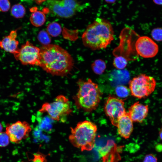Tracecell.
<instances>
[{"label":"cell","instance_id":"cell-1","mask_svg":"<svg viewBox=\"0 0 162 162\" xmlns=\"http://www.w3.org/2000/svg\"><path fill=\"white\" fill-rule=\"evenodd\" d=\"M74 64L70 55L58 45L49 44L40 48L38 66L52 75L66 76L72 70Z\"/></svg>","mask_w":162,"mask_h":162},{"label":"cell","instance_id":"cell-2","mask_svg":"<svg viewBox=\"0 0 162 162\" xmlns=\"http://www.w3.org/2000/svg\"><path fill=\"white\" fill-rule=\"evenodd\" d=\"M112 27L108 20L97 18L88 25L82 36L84 45L93 50L106 48L114 39Z\"/></svg>","mask_w":162,"mask_h":162},{"label":"cell","instance_id":"cell-3","mask_svg":"<svg viewBox=\"0 0 162 162\" xmlns=\"http://www.w3.org/2000/svg\"><path fill=\"white\" fill-rule=\"evenodd\" d=\"M97 130L96 125L90 121L79 122L74 128H70V142L82 151H90L94 148Z\"/></svg>","mask_w":162,"mask_h":162},{"label":"cell","instance_id":"cell-4","mask_svg":"<svg viewBox=\"0 0 162 162\" xmlns=\"http://www.w3.org/2000/svg\"><path fill=\"white\" fill-rule=\"evenodd\" d=\"M77 92L75 100L77 106L86 111L96 109L101 98V93L98 85L88 79L79 80L77 82Z\"/></svg>","mask_w":162,"mask_h":162},{"label":"cell","instance_id":"cell-5","mask_svg":"<svg viewBox=\"0 0 162 162\" xmlns=\"http://www.w3.org/2000/svg\"><path fill=\"white\" fill-rule=\"evenodd\" d=\"M39 111L41 113H46L53 120L63 122L72 110L68 99L61 94L57 96L53 102L43 104Z\"/></svg>","mask_w":162,"mask_h":162},{"label":"cell","instance_id":"cell-6","mask_svg":"<svg viewBox=\"0 0 162 162\" xmlns=\"http://www.w3.org/2000/svg\"><path fill=\"white\" fill-rule=\"evenodd\" d=\"M156 86L155 79L145 74H141L134 77L129 83L131 94L139 99L149 96L154 92Z\"/></svg>","mask_w":162,"mask_h":162},{"label":"cell","instance_id":"cell-7","mask_svg":"<svg viewBox=\"0 0 162 162\" xmlns=\"http://www.w3.org/2000/svg\"><path fill=\"white\" fill-rule=\"evenodd\" d=\"M46 6L50 12L60 17H72L81 9V6L76 0H48Z\"/></svg>","mask_w":162,"mask_h":162},{"label":"cell","instance_id":"cell-8","mask_svg":"<svg viewBox=\"0 0 162 162\" xmlns=\"http://www.w3.org/2000/svg\"><path fill=\"white\" fill-rule=\"evenodd\" d=\"M40 48L27 41L13 55L15 58L23 65L38 66Z\"/></svg>","mask_w":162,"mask_h":162},{"label":"cell","instance_id":"cell-9","mask_svg":"<svg viewBox=\"0 0 162 162\" xmlns=\"http://www.w3.org/2000/svg\"><path fill=\"white\" fill-rule=\"evenodd\" d=\"M104 110L112 124L116 127L119 119L126 113L124 102L114 96H109L106 100Z\"/></svg>","mask_w":162,"mask_h":162},{"label":"cell","instance_id":"cell-10","mask_svg":"<svg viewBox=\"0 0 162 162\" xmlns=\"http://www.w3.org/2000/svg\"><path fill=\"white\" fill-rule=\"evenodd\" d=\"M31 130V126L27 122L19 121L8 124L5 132L11 142L17 144L28 137Z\"/></svg>","mask_w":162,"mask_h":162},{"label":"cell","instance_id":"cell-11","mask_svg":"<svg viewBox=\"0 0 162 162\" xmlns=\"http://www.w3.org/2000/svg\"><path fill=\"white\" fill-rule=\"evenodd\" d=\"M135 46L137 53L144 58L154 57L159 50L158 44L147 36H142L138 38L135 43Z\"/></svg>","mask_w":162,"mask_h":162},{"label":"cell","instance_id":"cell-12","mask_svg":"<svg viewBox=\"0 0 162 162\" xmlns=\"http://www.w3.org/2000/svg\"><path fill=\"white\" fill-rule=\"evenodd\" d=\"M149 108L148 105L136 102L129 109L128 113L133 122H142L148 116Z\"/></svg>","mask_w":162,"mask_h":162},{"label":"cell","instance_id":"cell-13","mask_svg":"<svg viewBox=\"0 0 162 162\" xmlns=\"http://www.w3.org/2000/svg\"><path fill=\"white\" fill-rule=\"evenodd\" d=\"M18 29L11 30L8 35L0 41V48L13 54L19 49V41L17 40Z\"/></svg>","mask_w":162,"mask_h":162},{"label":"cell","instance_id":"cell-14","mask_svg":"<svg viewBox=\"0 0 162 162\" xmlns=\"http://www.w3.org/2000/svg\"><path fill=\"white\" fill-rule=\"evenodd\" d=\"M133 122L128 112H126L119 119L116 127L121 137L126 139L129 138L133 129Z\"/></svg>","mask_w":162,"mask_h":162},{"label":"cell","instance_id":"cell-15","mask_svg":"<svg viewBox=\"0 0 162 162\" xmlns=\"http://www.w3.org/2000/svg\"><path fill=\"white\" fill-rule=\"evenodd\" d=\"M30 20L34 26L38 27L42 26L46 21V16L44 13L40 11L36 10L31 14Z\"/></svg>","mask_w":162,"mask_h":162},{"label":"cell","instance_id":"cell-16","mask_svg":"<svg viewBox=\"0 0 162 162\" xmlns=\"http://www.w3.org/2000/svg\"><path fill=\"white\" fill-rule=\"evenodd\" d=\"M91 68L94 73L98 75L102 74L106 68L105 62L101 59H97L91 65Z\"/></svg>","mask_w":162,"mask_h":162},{"label":"cell","instance_id":"cell-17","mask_svg":"<svg viewBox=\"0 0 162 162\" xmlns=\"http://www.w3.org/2000/svg\"><path fill=\"white\" fill-rule=\"evenodd\" d=\"M11 13L12 16L16 18H21L23 17L26 13L25 8L19 4L14 5L11 8Z\"/></svg>","mask_w":162,"mask_h":162},{"label":"cell","instance_id":"cell-18","mask_svg":"<svg viewBox=\"0 0 162 162\" xmlns=\"http://www.w3.org/2000/svg\"><path fill=\"white\" fill-rule=\"evenodd\" d=\"M61 31L60 25L56 22H51L47 27V32L52 37L58 36L61 33Z\"/></svg>","mask_w":162,"mask_h":162},{"label":"cell","instance_id":"cell-19","mask_svg":"<svg viewBox=\"0 0 162 162\" xmlns=\"http://www.w3.org/2000/svg\"><path fill=\"white\" fill-rule=\"evenodd\" d=\"M128 61L123 56H119L115 57L113 59V64L116 68L122 70L126 66Z\"/></svg>","mask_w":162,"mask_h":162},{"label":"cell","instance_id":"cell-20","mask_svg":"<svg viewBox=\"0 0 162 162\" xmlns=\"http://www.w3.org/2000/svg\"><path fill=\"white\" fill-rule=\"evenodd\" d=\"M115 92L117 95L121 98L127 97L129 94V91L128 88L122 85L117 86L116 88Z\"/></svg>","mask_w":162,"mask_h":162},{"label":"cell","instance_id":"cell-21","mask_svg":"<svg viewBox=\"0 0 162 162\" xmlns=\"http://www.w3.org/2000/svg\"><path fill=\"white\" fill-rule=\"evenodd\" d=\"M48 33L44 30L40 31L38 33V39L41 44L44 45L50 44L51 38Z\"/></svg>","mask_w":162,"mask_h":162},{"label":"cell","instance_id":"cell-22","mask_svg":"<svg viewBox=\"0 0 162 162\" xmlns=\"http://www.w3.org/2000/svg\"><path fill=\"white\" fill-rule=\"evenodd\" d=\"M151 36L157 41H162V28H157L153 29L151 32Z\"/></svg>","mask_w":162,"mask_h":162},{"label":"cell","instance_id":"cell-23","mask_svg":"<svg viewBox=\"0 0 162 162\" xmlns=\"http://www.w3.org/2000/svg\"><path fill=\"white\" fill-rule=\"evenodd\" d=\"M9 136L6 132L0 133V147H5L8 145L10 141Z\"/></svg>","mask_w":162,"mask_h":162},{"label":"cell","instance_id":"cell-24","mask_svg":"<svg viewBox=\"0 0 162 162\" xmlns=\"http://www.w3.org/2000/svg\"><path fill=\"white\" fill-rule=\"evenodd\" d=\"M10 6L9 0H0V11L7 12L9 10Z\"/></svg>","mask_w":162,"mask_h":162},{"label":"cell","instance_id":"cell-25","mask_svg":"<svg viewBox=\"0 0 162 162\" xmlns=\"http://www.w3.org/2000/svg\"><path fill=\"white\" fill-rule=\"evenodd\" d=\"M142 162H158V159L154 154H149L145 156Z\"/></svg>","mask_w":162,"mask_h":162},{"label":"cell","instance_id":"cell-26","mask_svg":"<svg viewBox=\"0 0 162 162\" xmlns=\"http://www.w3.org/2000/svg\"><path fill=\"white\" fill-rule=\"evenodd\" d=\"M154 2L158 5L162 4V0H153Z\"/></svg>","mask_w":162,"mask_h":162},{"label":"cell","instance_id":"cell-27","mask_svg":"<svg viewBox=\"0 0 162 162\" xmlns=\"http://www.w3.org/2000/svg\"><path fill=\"white\" fill-rule=\"evenodd\" d=\"M159 134L160 139L162 140V127L160 128L159 130Z\"/></svg>","mask_w":162,"mask_h":162},{"label":"cell","instance_id":"cell-28","mask_svg":"<svg viewBox=\"0 0 162 162\" xmlns=\"http://www.w3.org/2000/svg\"><path fill=\"white\" fill-rule=\"evenodd\" d=\"M34 0L38 4H40L42 3V2H45L46 1L48 0Z\"/></svg>","mask_w":162,"mask_h":162},{"label":"cell","instance_id":"cell-29","mask_svg":"<svg viewBox=\"0 0 162 162\" xmlns=\"http://www.w3.org/2000/svg\"><path fill=\"white\" fill-rule=\"evenodd\" d=\"M107 2L109 3H114L116 0H105Z\"/></svg>","mask_w":162,"mask_h":162},{"label":"cell","instance_id":"cell-30","mask_svg":"<svg viewBox=\"0 0 162 162\" xmlns=\"http://www.w3.org/2000/svg\"><path fill=\"white\" fill-rule=\"evenodd\" d=\"M3 126L2 124L0 122V133L2 132V131L3 130Z\"/></svg>","mask_w":162,"mask_h":162},{"label":"cell","instance_id":"cell-31","mask_svg":"<svg viewBox=\"0 0 162 162\" xmlns=\"http://www.w3.org/2000/svg\"></svg>","mask_w":162,"mask_h":162}]
</instances>
